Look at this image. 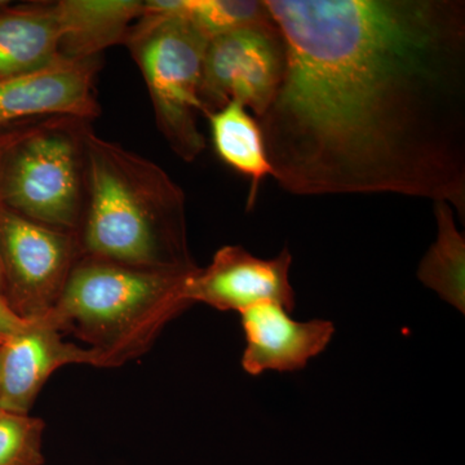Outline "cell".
Returning a JSON list of instances; mask_svg holds the SVG:
<instances>
[{
  "label": "cell",
  "mask_w": 465,
  "mask_h": 465,
  "mask_svg": "<svg viewBox=\"0 0 465 465\" xmlns=\"http://www.w3.org/2000/svg\"><path fill=\"white\" fill-rule=\"evenodd\" d=\"M265 5L286 63L258 121L281 188L445 201L464 222V0Z\"/></svg>",
  "instance_id": "6da1fadb"
},
{
  "label": "cell",
  "mask_w": 465,
  "mask_h": 465,
  "mask_svg": "<svg viewBox=\"0 0 465 465\" xmlns=\"http://www.w3.org/2000/svg\"><path fill=\"white\" fill-rule=\"evenodd\" d=\"M85 161L79 256L140 268H198L189 250L185 194L163 168L92 128Z\"/></svg>",
  "instance_id": "7a4b0ae2"
},
{
  "label": "cell",
  "mask_w": 465,
  "mask_h": 465,
  "mask_svg": "<svg viewBox=\"0 0 465 465\" xmlns=\"http://www.w3.org/2000/svg\"><path fill=\"white\" fill-rule=\"evenodd\" d=\"M197 269L140 268L79 256L50 314L63 333L84 342L94 367L116 369L143 356L162 330L192 307L186 283Z\"/></svg>",
  "instance_id": "3957f363"
},
{
  "label": "cell",
  "mask_w": 465,
  "mask_h": 465,
  "mask_svg": "<svg viewBox=\"0 0 465 465\" xmlns=\"http://www.w3.org/2000/svg\"><path fill=\"white\" fill-rule=\"evenodd\" d=\"M90 124L45 116L0 127V206L76 234L84 210Z\"/></svg>",
  "instance_id": "277c9868"
},
{
  "label": "cell",
  "mask_w": 465,
  "mask_h": 465,
  "mask_svg": "<svg viewBox=\"0 0 465 465\" xmlns=\"http://www.w3.org/2000/svg\"><path fill=\"white\" fill-rule=\"evenodd\" d=\"M207 43L185 18L174 16L170 0H149L124 45L145 81L159 133L188 163L207 145L198 125Z\"/></svg>",
  "instance_id": "5b68a950"
},
{
  "label": "cell",
  "mask_w": 465,
  "mask_h": 465,
  "mask_svg": "<svg viewBox=\"0 0 465 465\" xmlns=\"http://www.w3.org/2000/svg\"><path fill=\"white\" fill-rule=\"evenodd\" d=\"M79 258L75 232L33 222L0 206V264L5 298L24 320L45 316Z\"/></svg>",
  "instance_id": "8992f818"
},
{
  "label": "cell",
  "mask_w": 465,
  "mask_h": 465,
  "mask_svg": "<svg viewBox=\"0 0 465 465\" xmlns=\"http://www.w3.org/2000/svg\"><path fill=\"white\" fill-rule=\"evenodd\" d=\"M284 63L286 54L277 25L211 39L202 73L203 116L237 101L259 119L280 88Z\"/></svg>",
  "instance_id": "52a82bcc"
},
{
  "label": "cell",
  "mask_w": 465,
  "mask_h": 465,
  "mask_svg": "<svg viewBox=\"0 0 465 465\" xmlns=\"http://www.w3.org/2000/svg\"><path fill=\"white\" fill-rule=\"evenodd\" d=\"M292 256L284 249L277 258L259 259L241 246L222 247L207 268L193 272L186 283V298L217 311H235L274 302L289 313L296 308L290 283Z\"/></svg>",
  "instance_id": "ba28073f"
},
{
  "label": "cell",
  "mask_w": 465,
  "mask_h": 465,
  "mask_svg": "<svg viewBox=\"0 0 465 465\" xmlns=\"http://www.w3.org/2000/svg\"><path fill=\"white\" fill-rule=\"evenodd\" d=\"M99 69V58L60 57L36 72L3 79L0 127L45 116L94 121L101 113L96 92Z\"/></svg>",
  "instance_id": "9c48e42d"
},
{
  "label": "cell",
  "mask_w": 465,
  "mask_h": 465,
  "mask_svg": "<svg viewBox=\"0 0 465 465\" xmlns=\"http://www.w3.org/2000/svg\"><path fill=\"white\" fill-rule=\"evenodd\" d=\"M67 365L94 366V356L66 341L50 313L27 320L0 345V410L29 414L43 385Z\"/></svg>",
  "instance_id": "30bf717a"
},
{
  "label": "cell",
  "mask_w": 465,
  "mask_h": 465,
  "mask_svg": "<svg viewBox=\"0 0 465 465\" xmlns=\"http://www.w3.org/2000/svg\"><path fill=\"white\" fill-rule=\"evenodd\" d=\"M246 348L242 367L247 374L295 372L322 353L335 333L330 321L298 322L280 304L262 302L241 312Z\"/></svg>",
  "instance_id": "8fae6325"
},
{
  "label": "cell",
  "mask_w": 465,
  "mask_h": 465,
  "mask_svg": "<svg viewBox=\"0 0 465 465\" xmlns=\"http://www.w3.org/2000/svg\"><path fill=\"white\" fill-rule=\"evenodd\" d=\"M60 26V56L70 60L99 58L101 52L125 45L142 16V0H58L54 2Z\"/></svg>",
  "instance_id": "7c38bea8"
},
{
  "label": "cell",
  "mask_w": 465,
  "mask_h": 465,
  "mask_svg": "<svg viewBox=\"0 0 465 465\" xmlns=\"http://www.w3.org/2000/svg\"><path fill=\"white\" fill-rule=\"evenodd\" d=\"M54 2H0V81L29 74L60 58Z\"/></svg>",
  "instance_id": "4fadbf2b"
},
{
  "label": "cell",
  "mask_w": 465,
  "mask_h": 465,
  "mask_svg": "<svg viewBox=\"0 0 465 465\" xmlns=\"http://www.w3.org/2000/svg\"><path fill=\"white\" fill-rule=\"evenodd\" d=\"M210 124L211 140L219 158L251 182L249 210L253 207L260 183L273 177L266 153L264 134L258 119L237 101L204 116Z\"/></svg>",
  "instance_id": "5bb4252c"
},
{
  "label": "cell",
  "mask_w": 465,
  "mask_h": 465,
  "mask_svg": "<svg viewBox=\"0 0 465 465\" xmlns=\"http://www.w3.org/2000/svg\"><path fill=\"white\" fill-rule=\"evenodd\" d=\"M437 238L425 253L418 278L440 299L464 314L465 240L455 224L454 211L448 202H434Z\"/></svg>",
  "instance_id": "9a60e30c"
},
{
  "label": "cell",
  "mask_w": 465,
  "mask_h": 465,
  "mask_svg": "<svg viewBox=\"0 0 465 465\" xmlns=\"http://www.w3.org/2000/svg\"><path fill=\"white\" fill-rule=\"evenodd\" d=\"M173 8L174 16L185 18L207 41L240 30L275 27L265 0H173Z\"/></svg>",
  "instance_id": "2e32d148"
},
{
  "label": "cell",
  "mask_w": 465,
  "mask_h": 465,
  "mask_svg": "<svg viewBox=\"0 0 465 465\" xmlns=\"http://www.w3.org/2000/svg\"><path fill=\"white\" fill-rule=\"evenodd\" d=\"M45 421L0 410V465H43Z\"/></svg>",
  "instance_id": "e0dca14e"
},
{
  "label": "cell",
  "mask_w": 465,
  "mask_h": 465,
  "mask_svg": "<svg viewBox=\"0 0 465 465\" xmlns=\"http://www.w3.org/2000/svg\"><path fill=\"white\" fill-rule=\"evenodd\" d=\"M27 320H24L11 308L7 299L0 295V345L15 335L18 330L25 326Z\"/></svg>",
  "instance_id": "ac0fdd59"
},
{
  "label": "cell",
  "mask_w": 465,
  "mask_h": 465,
  "mask_svg": "<svg viewBox=\"0 0 465 465\" xmlns=\"http://www.w3.org/2000/svg\"><path fill=\"white\" fill-rule=\"evenodd\" d=\"M0 295L5 296V278H3L2 264H0Z\"/></svg>",
  "instance_id": "d6986e66"
}]
</instances>
